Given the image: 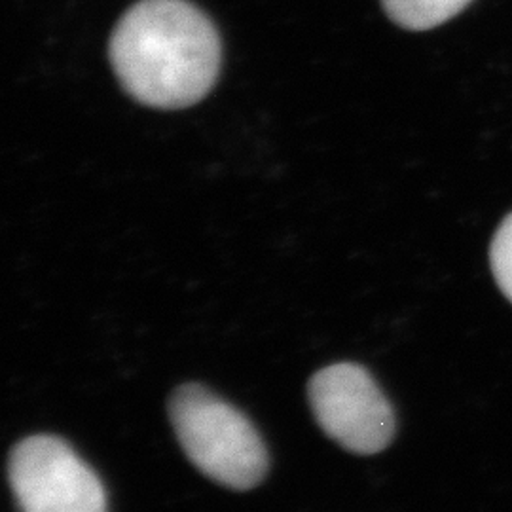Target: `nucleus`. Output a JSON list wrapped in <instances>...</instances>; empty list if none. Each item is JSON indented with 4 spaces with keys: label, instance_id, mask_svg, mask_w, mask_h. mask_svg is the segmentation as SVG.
<instances>
[{
    "label": "nucleus",
    "instance_id": "1",
    "mask_svg": "<svg viewBox=\"0 0 512 512\" xmlns=\"http://www.w3.org/2000/svg\"><path fill=\"white\" fill-rule=\"evenodd\" d=\"M109 57L135 101L186 109L215 86L220 38L211 19L186 0H141L118 21Z\"/></svg>",
    "mask_w": 512,
    "mask_h": 512
},
{
    "label": "nucleus",
    "instance_id": "2",
    "mask_svg": "<svg viewBox=\"0 0 512 512\" xmlns=\"http://www.w3.org/2000/svg\"><path fill=\"white\" fill-rule=\"evenodd\" d=\"M169 416L184 454L211 480L251 490L268 473V452L251 421L202 385L179 387Z\"/></svg>",
    "mask_w": 512,
    "mask_h": 512
},
{
    "label": "nucleus",
    "instance_id": "3",
    "mask_svg": "<svg viewBox=\"0 0 512 512\" xmlns=\"http://www.w3.org/2000/svg\"><path fill=\"white\" fill-rule=\"evenodd\" d=\"M8 478L19 512H107L99 476L57 437L21 440L10 454Z\"/></svg>",
    "mask_w": 512,
    "mask_h": 512
},
{
    "label": "nucleus",
    "instance_id": "4",
    "mask_svg": "<svg viewBox=\"0 0 512 512\" xmlns=\"http://www.w3.org/2000/svg\"><path fill=\"white\" fill-rule=\"evenodd\" d=\"M308 397L321 429L348 452L378 454L393 440L391 404L363 366L340 363L319 370Z\"/></svg>",
    "mask_w": 512,
    "mask_h": 512
},
{
    "label": "nucleus",
    "instance_id": "5",
    "mask_svg": "<svg viewBox=\"0 0 512 512\" xmlns=\"http://www.w3.org/2000/svg\"><path fill=\"white\" fill-rule=\"evenodd\" d=\"M387 16L410 31L439 27L459 14L471 0H382Z\"/></svg>",
    "mask_w": 512,
    "mask_h": 512
},
{
    "label": "nucleus",
    "instance_id": "6",
    "mask_svg": "<svg viewBox=\"0 0 512 512\" xmlns=\"http://www.w3.org/2000/svg\"><path fill=\"white\" fill-rule=\"evenodd\" d=\"M490 262L499 289L512 302V215L503 220L495 232Z\"/></svg>",
    "mask_w": 512,
    "mask_h": 512
}]
</instances>
